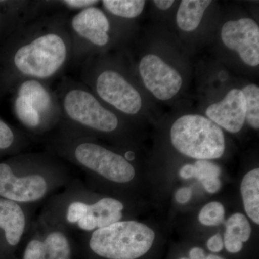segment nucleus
Segmentation results:
<instances>
[{
    "instance_id": "nucleus-1",
    "label": "nucleus",
    "mask_w": 259,
    "mask_h": 259,
    "mask_svg": "<svg viewBox=\"0 0 259 259\" xmlns=\"http://www.w3.org/2000/svg\"><path fill=\"white\" fill-rule=\"evenodd\" d=\"M69 17L56 11L20 14L5 21L0 40V97L22 80L49 83L61 76L72 59Z\"/></svg>"
},
{
    "instance_id": "nucleus-2",
    "label": "nucleus",
    "mask_w": 259,
    "mask_h": 259,
    "mask_svg": "<svg viewBox=\"0 0 259 259\" xmlns=\"http://www.w3.org/2000/svg\"><path fill=\"white\" fill-rule=\"evenodd\" d=\"M73 180L66 162L45 151L0 161V198L35 207Z\"/></svg>"
},
{
    "instance_id": "nucleus-3",
    "label": "nucleus",
    "mask_w": 259,
    "mask_h": 259,
    "mask_svg": "<svg viewBox=\"0 0 259 259\" xmlns=\"http://www.w3.org/2000/svg\"><path fill=\"white\" fill-rule=\"evenodd\" d=\"M125 204L112 197H97L79 180L47 199L39 218L73 234H87L122 221Z\"/></svg>"
},
{
    "instance_id": "nucleus-4",
    "label": "nucleus",
    "mask_w": 259,
    "mask_h": 259,
    "mask_svg": "<svg viewBox=\"0 0 259 259\" xmlns=\"http://www.w3.org/2000/svg\"><path fill=\"white\" fill-rule=\"evenodd\" d=\"M54 91L61 113L57 127L93 138L97 134L112 135L120 129L118 115L104 105L81 81L64 76Z\"/></svg>"
},
{
    "instance_id": "nucleus-5",
    "label": "nucleus",
    "mask_w": 259,
    "mask_h": 259,
    "mask_svg": "<svg viewBox=\"0 0 259 259\" xmlns=\"http://www.w3.org/2000/svg\"><path fill=\"white\" fill-rule=\"evenodd\" d=\"M10 93L13 95L15 117L30 137L45 138L60 123V106L55 91L49 83L24 79Z\"/></svg>"
},
{
    "instance_id": "nucleus-6",
    "label": "nucleus",
    "mask_w": 259,
    "mask_h": 259,
    "mask_svg": "<svg viewBox=\"0 0 259 259\" xmlns=\"http://www.w3.org/2000/svg\"><path fill=\"white\" fill-rule=\"evenodd\" d=\"M80 81L99 100L120 113L136 115L142 108L141 95L125 75L97 55L81 63Z\"/></svg>"
},
{
    "instance_id": "nucleus-7",
    "label": "nucleus",
    "mask_w": 259,
    "mask_h": 259,
    "mask_svg": "<svg viewBox=\"0 0 259 259\" xmlns=\"http://www.w3.org/2000/svg\"><path fill=\"white\" fill-rule=\"evenodd\" d=\"M84 236L93 254L105 259H137L150 250L154 241L153 230L134 221H121Z\"/></svg>"
},
{
    "instance_id": "nucleus-8",
    "label": "nucleus",
    "mask_w": 259,
    "mask_h": 259,
    "mask_svg": "<svg viewBox=\"0 0 259 259\" xmlns=\"http://www.w3.org/2000/svg\"><path fill=\"white\" fill-rule=\"evenodd\" d=\"M171 140L177 151L199 160L221 157L226 146L221 127L199 115H186L177 119L171 128Z\"/></svg>"
},
{
    "instance_id": "nucleus-9",
    "label": "nucleus",
    "mask_w": 259,
    "mask_h": 259,
    "mask_svg": "<svg viewBox=\"0 0 259 259\" xmlns=\"http://www.w3.org/2000/svg\"><path fill=\"white\" fill-rule=\"evenodd\" d=\"M69 29L72 42L71 62L80 63L97 55L112 42V25L101 8L91 7L69 17Z\"/></svg>"
},
{
    "instance_id": "nucleus-10",
    "label": "nucleus",
    "mask_w": 259,
    "mask_h": 259,
    "mask_svg": "<svg viewBox=\"0 0 259 259\" xmlns=\"http://www.w3.org/2000/svg\"><path fill=\"white\" fill-rule=\"evenodd\" d=\"M25 241L22 259H72L71 235L40 218L32 221Z\"/></svg>"
},
{
    "instance_id": "nucleus-11",
    "label": "nucleus",
    "mask_w": 259,
    "mask_h": 259,
    "mask_svg": "<svg viewBox=\"0 0 259 259\" xmlns=\"http://www.w3.org/2000/svg\"><path fill=\"white\" fill-rule=\"evenodd\" d=\"M32 207L0 198V255L12 254L25 241L33 221Z\"/></svg>"
},
{
    "instance_id": "nucleus-12",
    "label": "nucleus",
    "mask_w": 259,
    "mask_h": 259,
    "mask_svg": "<svg viewBox=\"0 0 259 259\" xmlns=\"http://www.w3.org/2000/svg\"><path fill=\"white\" fill-rule=\"evenodd\" d=\"M139 70L145 87L158 100L173 98L182 88V78L178 71L154 54L144 56Z\"/></svg>"
},
{
    "instance_id": "nucleus-13",
    "label": "nucleus",
    "mask_w": 259,
    "mask_h": 259,
    "mask_svg": "<svg viewBox=\"0 0 259 259\" xmlns=\"http://www.w3.org/2000/svg\"><path fill=\"white\" fill-rule=\"evenodd\" d=\"M223 44L236 51L242 61L250 66L259 64V27L251 18L230 20L221 30Z\"/></svg>"
},
{
    "instance_id": "nucleus-14",
    "label": "nucleus",
    "mask_w": 259,
    "mask_h": 259,
    "mask_svg": "<svg viewBox=\"0 0 259 259\" xmlns=\"http://www.w3.org/2000/svg\"><path fill=\"white\" fill-rule=\"evenodd\" d=\"M206 115L228 132H239L245 120V97L242 90L233 89L221 101L209 105Z\"/></svg>"
},
{
    "instance_id": "nucleus-15",
    "label": "nucleus",
    "mask_w": 259,
    "mask_h": 259,
    "mask_svg": "<svg viewBox=\"0 0 259 259\" xmlns=\"http://www.w3.org/2000/svg\"><path fill=\"white\" fill-rule=\"evenodd\" d=\"M251 233V227L247 218L241 213L233 214L226 223L225 247L228 252L236 253L243 248V243L248 241Z\"/></svg>"
},
{
    "instance_id": "nucleus-16",
    "label": "nucleus",
    "mask_w": 259,
    "mask_h": 259,
    "mask_svg": "<svg viewBox=\"0 0 259 259\" xmlns=\"http://www.w3.org/2000/svg\"><path fill=\"white\" fill-rule=\"evenodd\" d=\"M30 144L28 134L0 118V156L23 153Z\"/></svg>"
},
{
    "instance_id": "nucleus-17",
    "label": "nucleus",
    "mask_w": 259,
    "mask_h": 259,
    "mask_svg": "<svg viewBox=\"0 0 259 259\" xmlns=\"http://www.w3.org/2000/svg\"><path fill=\"white\" fill-rule=\"evenodd\" d=\"M212 3L210 0H183L177 14V23L181 30L194 31L198 28L204 12Z\"/></svg>"
},
{
    "instance_id": "nucleus-18",
    "label": "nucleus",
    "mask_w": 259,
    "mask_h": 259,
    "mask_svg": "<svg viewBox=\"0 0 259 259\" xmlns=\"http://www.w3.org/2000/svg\"><path fill=\"white\" fill-rule=\"evenodd\" d=\"M242 197L244 209L248 217L255 223H259V169L248 172L242 180Z\"/></svg>"
},
{
    "instance_id": "nucleus-19",
    "label": "nucleus",
    "mask_w": 259,
    "mask_h": 259,
    "mask_svg": "<svg viewBox=\"0 0 259 259\" xmlns=\"http://www.w3.org/2000/svg\"><path fill=\"white\" fill-rule=\"evenodd\" d=\"M105 13L124 19L137 18L142 13L146 1L144 0H104L101 2Z\"/></svg>"
},
{
    "instance_id": "nucleus-20",
    "label": "nucleus",
    "mask_w": 259,
    "mask_h": 259,
    "mask_svg": "<svg viewBox=\"0 0 259 259\" xmlns=\"http://www.w3.org/2000/svg\"><path fill=\"white\" fill-rule=\"evenodd\" d=\"M245 97V119L254 129L259 127V88L250 83L242 90Z\"/></svg>"
},
{
    "instance_id": "nucleus-21",
    "label": "nucleus",
    "mask_w": 259,
    "mask_h": 259,
    "mask_svg": "<svg viewBox=\"0 0 259 259\" xmlns=\"http://www.w3.org/2000/svg\"><path fill=\"white\" fill-rule=\"evenodd\" d=\"M225 210L223 204L212 202L204 206L199 214V222L204 226H218L224 220Z\"/></svg>"
},
{
    "instance_id": "nucleus-22",
    "label": "nucleus",
    "mask_w": 259,
    "mask_h": 259,
    "mask_svg": "<svg viewBox=\"0 0 259 259\" xmlns=\"http://www.w3.org/2000/svg\"><path fill=\"white\" fill-rule=\"evenodd\" d=\"M100 1L95 0H63V1H50L52 10H62L61 12H74V13L81 11L86 8L96 6Z\"/></svg>"
},
{
    "instance_id": "nucleus-23",
    "label": "nucleus",
    "mask_w": 259,
    "mask_h": 259,
    "mask_svg": "<svg viewBox=\"0 0 259 259\" xmlns=\"http://www.w3.org/2000/svg\"><path fill=\"white\" fill-rule=\"evenodd\" d=\"M194 166L195 167L194 178H197L201 182L209 179L219 178L221 174V168L207 160H198Z\"/></svg>"
},
{
    "instance_id": "nucleus-24",
    "label": "nucleus",
    "mask_w": 259,
    "mask_h": 259,
    "mask_svg": "<svg viewBox=\"0 0 259 259\" xmlns=\"http://www.w3.org/2000/svg\"><path fill=\"white\" fill-rule=\"evenodd\" d=\"M223 245L224 243H223L222 236L220 234L214 235L207 241V248L210 251L214 253H218L222 250Z\"/></svg>"
},
{
    "instance_id": "nucleus-25",
    "label": "nucleus",
    "mask_w": 259,
    "mask_h": 259,
    "mask_svg": "<svg viewBox=\"0 0 259 259\" xmlns=\"http://www.w3.org/2000/svg\"><path fill=\"white\" fill-rule=\"evenodd\" d=\"M204 188L210 194L216 193L221 189V182L219 178L209 179L202 182Z\"/></svg>"
},
{
    "instance_id": "nucleus-26",
    "label": "nucleus",
    "mask_w": 259,
    "mask_h": 259,
    "mask_svg": "<svg viewBox=\"0 0 259 259\" xmlns=\"http://www.w3.org/2000/svg\"><path fill=\"white\" fill-rule=\"evenodd\" d=\"M192 192L188 187H182L179 189L175 194V198L179 203L185 204L190 200L192 197Z\"/></svg>"
},
{
    "instance_id": "nucleus-27",
    "label": "nucleus",
    "mask_w": 259,
    "mask_h": 259,
    "mask_svg": "<svg viewBox=\"0 0 259 259\" xmlns=\"http://www.w3.org/2000/svg\"><path fill=\"white\" fill-rule=\"evenodd\" d=\"M180 175L185 180L194 178L195 177V167L192 164H186L181 168Z\"/></svg>"
},
{
    "instance_id": "nucleus-28",
    "label": "nucleus",
    "mask_w": 259,
    "mask_h": 259,
    "mask_svg": "<svg viewBox=\"0 0 259 259\" xmlns=\"http://www.w3.org/2000/svg\"><path fill=\"white\" fill-rule=\"evenodd\" d=\"M153 3L157 7L158 9L166 10L171 8L175 3V1L174 0H155Z\"/></svg>"
},
{
    "instance_id": "nucleus-29",
    "label": "nucleus",
    "mask_w": 259,
    "mask_h": 259,
    "mask_svg": "<svg viewBox=\"0 0 259 259\" xmlns=\"http://www.w3.org/2000/svg\"><path fill=\"white\" fill-rule=\"evenodd\" d=\"M190 259H205V253L203 249L199 247H194L190 252Z\"/></svg>"
},
{
    "instance_id": "nucleus-30",
    "label": "nucleus",
    "mask_w": 259,
    "mask_h": 259,
    "mask_svg": "<svg viewBox=\"0 0 259 259\" xmlns=\"http://www.w3.org/2000/svg\"><path fill=\"white\" fill-rule=\"evenodd\" d=\"M3 26H4V16H3V10H2L1 3H0V40L3 35Z\"/></svg>"
},
{
    "instance_id": "nucleus-31",
    "label": "nucleus",
    "mask_w": 259,
    "mask_h": 259,
    "mask_svg": "<svg viewBox=\"0 0 259 259\" xmlns=\"http://www.w3.org/2000/svg\"><path fill=\"white\" fill-rule=\"evenodd\" d=\"M124 156H125V159L128 161H134L135 157H136L135 153L131 151H127L125 155H124Z\"/></svg>"
},
{
    "instance_id": "nucleus-32",
    "label": "nucleus",
    "mask_w": 259,
    "mask_h": 259,
    "mask_svg": "<svg viewBox=\"0 0 259 259\" xmlns=\"http://www.w3.org/2000/svg\"><path fill=\"white\" fill-rule=\"evenodd\" d=\"M205 259H224L221 257L215 255H209L208 256L206 257Z\"/></svg>"
},
{
    "instance_id": "nucleus-33",
    "label": "nucleus",
    "mask_w": 259,
    "mask_h": 259,
    "mask_svg": "<svg viewBox=\"0 0 259 259\" xmlns=\"http://www.w3.org/2000/svg\"><path fill=\"white\" fill-rule=\"evenodd\" d=\"M180 259H188V258H180Z\"/></svg>"
}]
</instances>
